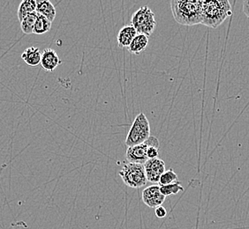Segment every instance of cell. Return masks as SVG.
Listing matches in <instances>:
<instances>
[{"label": "cell", "instance_id": "1", "mask_svg": "<svg viewBox=\"0 0 249 229\" xmlns=\"http://www.w3.org/2000/svg\"><path fill=\"white\" fill-rule=\"evenodd\" d=\"M202 2L201 0H172L173 18L183 26L201 24Z\"/></svg>", "mask_w": 249, "mask_h": 229}, {"label": "cell", "instance_id": "2", "mask_svg": "<svg viewBox=\"0 0 249 229\" xmlns=\"http://www.w3.org/2000/svg\"><path fill=\"white\" fill-rule=\"evenodd\" d=\"M232 14L228 0H211L202 2L201 24L216 29Z\"/></svg>", "mask_w": 249, "mask_h": 229}, {"label": "cell", "instance_id": "3", "mask_svg": "<svg viewBox=\"0 0 249 229\" xmlns=\"http://www.w3.org/2000/svg\"><path fill=\"white\" fill-rule=\"evenodd\" d=\"M150 137V125L147 116L141 112L134 120L124 140L128 147L142 144Z\"/></svg>", "mask_w": 249, "mask_h": 229}, {"label": "cell", "instance_id": "4", "mask_svg": "<svg viewBox=\"0 0 249 229\" xmlns=\"http://www.w3.org/2000/svg\"><path fill=\"white\" fill-rule=\"evenodd\" d=\"M131 25L135 29L137 33L145 34L149 37L157 27L155 14L149 6H142L132 16Z\"/></svg>", "mask_w": 249, "mask_h": 229}, {"label": "cell", "instance_id": "5", "mask_svg": "<svg viewBox=\"0 0 249 229\" xmlns=\"http://www.w3.org/2000/svg\"><path fill=\"white\" fill-rule=\"evenodd\" d=\"M122 181L126 186L133 189H139L147 183V177L143 165L136 163H126L119 172Z\"/></svg>", "mask_w": 249, "mask_h": 229}, {"label": "cell", "instance_id": "6", "mask_svg": "<svg viewBox=\"0 0 249 229\" xmlns=\"http://www.w3.org/2000/svg\"><path fill=\"white\" fill-rule=\"evenodd\" d=\"M143 166L147 180L151 183H158L160 177L166 171L165 163L159 158L148 160Z\"/></svg>", "mask_w": 249, "mask_h": 229}, {"label": "cell", "instance_id": "7", "mask_svg": "<svg viewBox=\"0 0 249 229\" xmlns=\"http://www.w3.org/2000/svg\"><path fill=\"white\" fill-rule=\"evenodd\" d=\"M142 198L144 204L150 208H157L163 205L165 196L160 192L159 185H151L144 189Z\"/></svg>", "mask_w": 249, "mask_h": 229}, {"label": "cell", "instance_id": "8", "mask_svg": "<svg viewBox=\"0 0 249 229\" xmlns=\"http://www.w3.org/2000/svg\"><path fill=\"white\" fill-rule=\"evenodd\" d=\"M149 147V145L145 141L144 143L127 148L125 153V158L127 162L144 165V163L149 160L147 156V151Z\"/></svg>", "mask_w": 249, "mask_h": 229}, {"label": "cell", "instance_id": "9", "mask_svg": "<svg viewBox=\"0 0 249 229\" xmlns=\"http://www.w3.org/2000/svg\"><path fill=\"white\" fill-rule=\"evenodd\" d=\"M61 64V60L59 59L57 52L52 49H45L42 53L41 63L44 71L52 72Z\"/></svg>", "mask_w": 249, "mask_h": 229}, {"label": "cell", "instance_id": "10", "mask_svg": "<svg viewBox=\"0 0 249 229\" xmlns=\"http://www.w3.org/2000/svg\"><path fill=\"white\" fill-rule=\"evenodd\" d=\"M137 34L138 33L132 25L124 26L122 29H120V32L118 33V36H117L119 47L120 48H128L130 44L133 42V40Z\"/></svg>", "mask_w": 249, "mask_h": 229}, {"label": "cell", "instance_id": "11", "mask_svg": "<svg viewBox=\"0 0 249 229\" xmlns=\"http://www.w3.org/2000/svg\"><path fill=\"white\" fill-rule=\"evenodd\" d=\"M36 13L43 15L45 18L53 22L56 18V9L53 3L48 0H39L36 1Z\"/></svg>", "mask_w": 249, "mask_h": 229}, {"label": "cell", "instance_id": "12", "mask_svg": "<svg viewBox=\"0 0 249 229\" xmlns=\"http://www.w3.org/2000/svg\"><path fill=\"white\" fill-rule=\"evenodd\" d=\"M41 57H42V53L38 48H36V47H29L26 49L24 52L21 54V58L29 66H37L41 63Z\"/></svg>", "mask_w": 249, "mask_h": 229}, {"label": "cell", "instance_id": "13", "mask_svg": "<svg viewBox=\"0 0 249 229\" xmlns=\"http://www.w3.org/2000/svg\"><path fill=\"white\" fill-rule=\"evenodd\" d=\"M148 44H149V37L145 34L138 33L134 37L133 42L131 43L127 49L130 53L138 55L139 53L142 52L146 49V48L148 47Z\"/></svg>", "mask_w": 249, "mask_h": 229}, {"label": "cell", "instance_id": "14", "mask_svg": "<svg viewBox=\"0 0 249 229\" xmlns=\"http://www.w3.org/2000/svg\"><path fill=\"white\" fill-rule=\"evenodd\" d=\"M36 12V0H23L19 4V8H18V18L21 22L22 19L28 15Z\"/></svg>", "mask_w": 249, "mask_h": 229}, {"label": "cell", "instance_id": "15", "mask_svg": "<svg viewBox=\"0 0 249 229\" xmlns=\"http://www.w3.org/2000/svg\"><path fill=\"white\" fill-rule=\"evenodd\" d=\"M37 17H38V14L36 12L32 13V14L28 15L27 17H25L24 19H22V21L20 22L21 31L26 34L33 33L35 25L36 22Z\"/></svg>", "mask_w": 249, "mask_h": 229}, {"label": "cell", "instance_id": "16", "mask_svg": "<svg viewBox=\"0 0 249 229\" xmlns=\"http://www.w3.org/2000/svg\"><path fill=\"white\" fill-rule=\"evenodd\" d=\"M52 23L47 18H45L43 15H38L36 22L35 25L34 33L35 34H43L49 32L52 29Z\"/></svg>", "mask_w": 249, "mask_h": 229}, {"label": "cell", "instance_id": "17", "mask_svg": "<svg viewBox=\"0 0 249 229\" xmlns=\"http://www.w3.org/2000/svg\"><path fill=\"white\" fill-rule=\"evenodd\" d=\"M180 183H181L180 181H178L176 182H174V183L168 184V185L160 186V192L165 197L172 196V195H176L178 192L184 191V188H183L182 185Z\"/></svg>", "mask_w": 249, "mask_h": 229}, {"label": "cell", "instance_id": "18", "mask_svg": "<svg viewBox=\"0 0 249 229\" xmlns=\"http://www.w3.org/2000/svg\"><path fill=\"white\" fill-rule=\"evenodd\" d=\"M178 181V180L177 174L173 171V168H171L163 173L162 177H160L158 183H159V186H163V185L174 183Z\"/></svg>", "mask_w": 249, "mask_h": 229}, {"label": "cell", "instance_id": "19", "mask_svg": "<svg viewBox=\"0 0 249 229\" xmlns=\"http://www.w3.org/2000/svg\"><path fill=\"white\" fill-rule=\"evenodd\" d=\"M159 155V148L154 147H149L147 151V156L149 160L151 159H157Z\"/></svg>", "mask_w": 249, "mask_h": 229}, {"label": "cell", "instance_id": "20", "mask_svg": "<svg viewBox=\"0 0 249 229\" xmlns=\"http://www.w3.org/2000/svg\"><path fill=\"white\" fill-rule=\"evenodd\" d=\"M155 213L158 219H163L167 215V211L161 205V206H158L157 208H155Z\"/></svg>", "mask_w": 249, "mask_h": 229}, {"label": "cell", "instance_id": "21", "mask_svg": "<svg viewBox=\"0 0 249 229\" xmlns=\"http://www.w3.org/2000/svg\"><path fill=\"white\" fill-rule=\"evenodd\" d=\"M243 13L249 19V0L243 2Z\"/></svg>", "mask_w": 249, "mask_h": 229}]
</instances>
